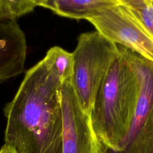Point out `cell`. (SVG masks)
Segmentation results:
<instances>
[{
	"label": "cell",
	"mask_w": 153,
	"mask_h": 153,
	"mask_svg": "<svg viewBox=\"0 0 153 153\" xmlns=\"http://www.w3.org/2000/svg\"><path fill=\"white\" fill-rule=\"evenodd\" d=\"M153 37V0H118Z\"/></svg>",
	"instance_id": "cell-10"
},
{
	"label": "cell",
	"mask_w": 153,
	"mask_h": 153,
	"mask_svg": "<svg viewBox=\"0 0 153 153\" xmlns=\"http://www.w3.org/2000/svg\"><path fill=\"white\" fill-rule=\"evenodd\" d=\"M119 47L136 76L139 96L129 131L118 153H153V62Z\"/></svg>",
	"instance_id": "cell-4"
},
{
	"label": "cell",
	"mask_w": 153,
	"mask_h": 153,
	"mask_svg": "<svg viewBox=\"0 0 153 153\" xmlns=\"http://www.w3.org/2000/svg\"><path fill=\"white\" fill-rule=\"evenodd\" d=\"M0 153H17V151L11 146L4 144L0 149Z\"/></svg>",
	"instance_id": "cell-12"
},
{
	"label": "cell",
	"mask_w": 153,
	"mask_h": 153,
	"mask_svg": "<svg viewBox=\"0 0 153 153\" xmlns=\"http://www.w3.org/2000/svg\"><path fill=\"white\" fill-rule=\"evenodd\" d=\"M118 4V0H44L39 6L62 17L87 20L100 11Z\"/></svg>",
	"instance_id": "cell-8"
},
{
	"label": "cell",
	"mask_w": 153,
	"mask_h": 153,
	"mask_svg": "<svg viewBox=\"0 0 153 153\" xmlns=\"http://www.w3.org/2000/svg\"><path fill=\"white\" fill-rule=\"evenodd\" d=\"M87 20L110 41L153 62V37L123 5L106 8Z\"/></svg>",
	"instance_id": "cell-5"
},
{
	"label": "cell",
	"mask_w": 153,
	"mask_h": 153,
	"mask_svg": "<svg viewBox=\"0 0 153 153\" xmlns=\"http://www.w3.org/2000/svg\"><path fill=\"white\" fill-rule=\"evenodd\" d=\"M36 7L32 0H0V16L16 20L32 12Z\"/></svg>",
	"instance_id": "cell-11"
},
{
	"label": "cell",
	"mask_w": 153,
	"mask_h": 153,
	"mask_svg": "<svg viewBox=\"0 0 153 153\" xmlns=\"http://www.w3.org/2000/svg\"><path fill=\"white\" fill-rule=\"evenodd\" d=\"M26 54L25 35L16 20L0 16V81L23 72Z\"/></svg>",
	"instance_id": "cell-7"
},
{
	"label": "cell",
	"mask_w": 153,
	"mask_h": 153,
	"mask_svg": "<svg viewBox=\"0 0 153 153\" xmlns=\"http://www.w3.org/2000/svg\"><path fill=\"white\" fill-rule=\"evenodd\" d=\"M36 6H39L40 4L44 1V0H32Z\"/></svg>",
	"instance_id": "cell-13"
},
{
	"label": "cell",
	"mask_w": 153,
	"mask_h": 153,
	"mask_svg": "<svg viewBox=\"0 0 153 153\" xmlns=\"http://www.w3.org/2000/svg\"><path fill=\"white\" fill-rule=\"evenodd\" d=\"M45 57L62 82L71 78L73 69L72 53L60 47L54 46L47 51Z\"/></svg>",
	"instance_id": "cell-9"
},
{
	"label": "cell",
	"mask_w": 153,
	"mask_h": 153,
	"mask_svg": "<svg viewBox=\"0 0 153 153\" xmlns=\"http://www.w3.org/2000/svg\"><path fill=\"white\" fill-rule=\"evenodd\" d=\"M62 83L45 57L26 72L4 108L5 144L17 153H63Z\"/></svg>",
	"instance_id": "cell-1"
},
{
	"label": "cell",
	"mask_w": 153,
	"mask_h": 153,
	"mask_svg": "<svg viewBox=\"0 0 153 153\" xmlns=\"http://www.w3.org/2000/svg\"><path fill=\"white\" fill-rule=\"evenodd\" d=\"M120 52L99 89L90 114L93 129L105 153L120 151L129 131L139 96L134 72L120 50Z\"/></svg>",
	"instance_id": "cell-2"
},
{
	"label": "cell",
	"mask_w": 153,
	"mask_h": 153,
	"mask_svg": "<svg viewBox=\"0 0 153 153\" xmlns=\"http://www.w3.org/2000/svg\"><path fill=\"white\" fill-rule=\"evenodd\" d=\"M60 101L63 120V153H105L85 112L71 78L62 82Z\"/></svg>",
	"instance_id": "cell-6"
},
{
	"label": "cell",
	"mask_w": 153,
	"mask_h": 153,
	"mask_svg": "<svg viewBox=\"0 0 153 153\" xmlns=\"http://www.w3.org/2000/svg\"><path fill=\"white\" fill-rule=\"evenodd\" d=\"M72 53L71 83L83 109L90 115L99 89L120 55L119 47L96 30L81 33Z\"/></svg>",
	"instance_id": "cell-3"
}]
</instances>
